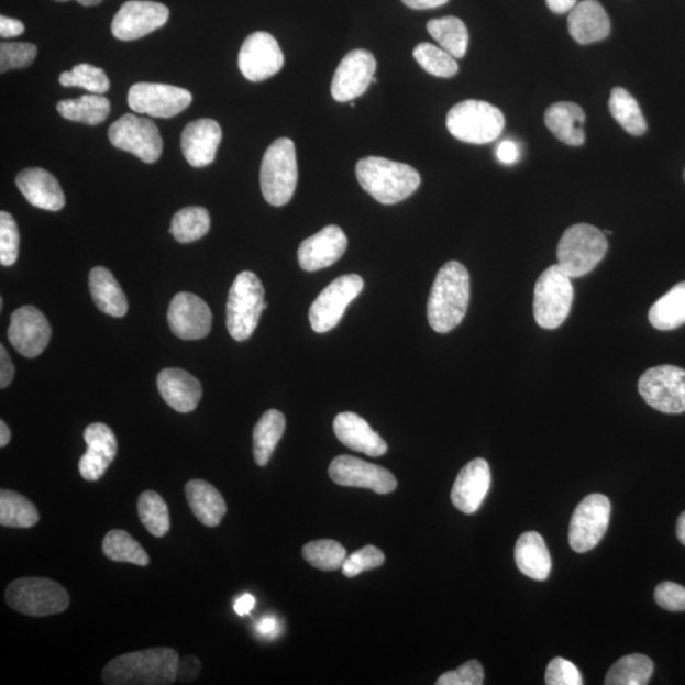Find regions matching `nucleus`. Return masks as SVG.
Here are the masks:
<instances>
[{"instance_id":"60","label":"nucleus","mask_w":685,"mask_h":685,"mask_svg":"<svg viewBox=\"0 0 685 685\" xmlns=\"http://www.w3.org/2000/svg\"><path fill=\"white\" fill-rule=\"evenodd\" d=\"M11 431L10 428L3 422H0V448H5L8 443L11 441Z\"/></svg>"},{"instance_id":"26","label":"nucleus","mask_w":685,"mask_h":685,"mask_svg":"<svg viewBox=\"0 0 685 685\" xmlns=\"http://www.w3.org/2000/svg\"><path fill=\"white\" fill-rule=\"evenodd\" d=\"M334 432L345 448L379 457L387 452V443L362 417L345 411L334 419Z\"/></svg>"},{"instance_id":"49","label":"nucleus","mask_w":685,"mask_h":685,"mask_svg":"<svg viewBox=\"0 0 685 685\" xmlns=\"http://www.w3.org/2000/svg\"><path fill=\"white\" fill-rule=\"evenodd\" d=\"M485 680L484 667L477 660H469L456 671L444 673L437 685H482Z\"/></svg>"},{"instance_id":"51","label":"nucleus","mask_w":685,"mask_h":685,"mask_svg":"<svg viewBox=\"0 0 685 685\" xmlns=\"http://www.w3.org/2000/svg\"><path fill=\"white\" fill-rule=\"evenodd\" d=\"M656 604L672 612L685 610V588L673 582L659 584L654 594Z\"/></svg>"},{"instance_id":"36","label":"nucleus","mask_w":685,"mask_h":685,"mask_svg":"<svg viewBox=\"0 0 685 685\" xmlns=\"http://www.w3.org/2000/svg\"><path fill=\"white\" fill-rule=\"evenodd\" d=\"M429 35L455 59H462L468 47V31L466 24L457 16H443L429 21L427 24Z\"/></svg>"},{"instance_id":"46","label":"nucleus","mask_w":685,"mask_h":685,"mask_svg":"<svg viewBox=\"0 0 685 685\" xmlns=\"http://www.w3.org/2000/svg\"><path fill=\"white\" fill-rule=\"evenodd\" d=\"M20 231L11 213L0 212V263L10 267L19 259Z\"/></svg>"},{"instance_id":"13","label":"nucleus","mask_w":685,"mask_h":685,"mask_svg":"<svg viewBox=\"0 0 685 685\" xmlns=\"http://www.w3.org/2000/svg\"><path fill=\"white\" fill-rule=\"evenodd\" d=\"M610 501L605 495L592 494L576 507L572 517L568 542L574 551L588 552L598 546L608 530Z\"/></svg>"},{"instance_id":"16","label":"nucleus","mask_w":685,"mask_h":685,"mask_svg":"<svg viewBox=\"0 0 685 685\" xmlns=\"http://www.w3.org/2000/svg\"><path fill=\"white\" fill-rule=\"evenodd\" d=\"M168 20L169 10L164 4L130 0L115 13L111 30L118 40L134 41L162 29Z\"/></svg>"},{"instance_id":"38","label":"nucleus","mask_w":685,"mask_h":685,"mask_svg":"<svg viewBox=\"0 0 685 685\" xmlns=\"http://www.w3.org/2000/svg\"><path fill=\"white\" fill-rule=\"evenodd\" d=\"M38 521V510L27 498L12 490L0 491V524L11 528H31Z\"/></svg>"},{"instance_id":"45","label":"nucleus","mask_w":685,"mask_h":685,"mask_svg":"<svg viewBox=\"0 0 685 685\" xmlns=\"http://www.w3.org/2000/svg\"><path fill=\"white\" fill-rule=\"evenodd\" d=\"M63 87L87 89L92 95H104L110 90V79L103 69L90 64H79L65 71L59 78Z\"/></svg>"},{"instance_id":"54","label":"nucleus","mask_w":685,"mask_h":685,"mask_svg":"<svg viewBox=\"0 0 685 685\" xmlns=\"http://www.w3.org/2000/svg\"><path fill=\"white\" fill-rule=\"evenodd\" d=\"M497 156L500 163L511 165L519 161L521 151H519V146L513 140H505L497 148Z\"/></svg>"},{"instance_id":"41","label":"nucleus","mask_w":685,"mask_h":685,"mask_svg":"<svg viewBox=\"0 0 685 685\" xmlns=\"http://www.w3.org/2000/svg\"><path fill=\"white\" fill-rule=\"evenodd\" d=\"M103 552L107 559L115 563H130L139 566H147L151 559L131 534L121 530H113L106 534Z\"/></svg>"},{"instance_id":"39","label":"nucleus","mask_w":685,"mask_h":685,"mask_svg":"<svg viewBox=\"0 0 685 685\" xmlns=\"http://www.w3.org/2000/svg\"><path fill=\"white\" fill-rule=\"evenodd\" d=\"M654 672V664L645 655L632 654L618 660L606 675L607 685H645Z\"/></svg>"},{"instance_id":"32","label":"nucleus","mask_w":685,"mask_h":685,"mask_svg":"<svg viewBox=\"0 0 685 685\" xmlns=\"http://www.w3.org/2000/svg\"><path fill=\"white\" fill-rule=\"evenodd\" d=\"M89 290L96 307L107 316L114 318L126 316L129 310L126 295L109 269L96 267L90 270Z\"/></svg>"},{"instance_id":"50","label":"nucleus","mask_w":685,"mask_h":685,"mask_svg":"<svg viewBox=\"0 0 685 685\" xmlns=\"http://www.w3.org/2000/svg\"><path fill=\"white\" fill-rule=\"evenodd\" d=\"M544 682L549 685H582L583 678L579 670L572 662L555 658L548 666Z\"/></svg>"},{"instance_id":"40","label":"nucleus","mask_w":685,"mask_h":685,"mask_svg":"<svg viewBox=\"0 0 685 685\" xmlns=\"http://www.w3.org/2000/svg\"><path fill=\"white\" fill-rule=\"evenodd\" d=\"M211 220L209 211L203 208H186L178 211L172 219L169 233L179 243H194L209 233Z\"/></svg>"},{"instance_id":"11","label":"nucleus","mask_w":685,"mask_h":685,"mask_svg":"<svg viewBox=\"0 0 685 685\" xmlns=\"http://www.w3.org/2000/svg\"><path fill=\"white\" fill-rule=\"evenodd\" d=\"M110 142L120 151L137 156L140 161L152 164L159 161L163 153L161 132L151 120L135 114H123L109 130Z\"/></svg>"},{"instance_id":"37","label":"nucleus","mask_w":685,"mask_h":685,"mask_svg":"<svg viewBox=\"0 0 685 685\" xmlns=\"http://www.w3.org/2000/svg\"><path fill=\"white\" fill-rule=\"evenodd\" d=\"M609 111L614 119L633 136H641L648 130V123L643 118L640 106L629 92L621 87H616L610 92Z\"/></svg>"},{"instance_id":"3","label":"nucleus","mask_w":685,"mask_h":685,"mask_svg":"<svg viewBox=\"0 0 685 685\" xmlns=\"http://www.w3.org/2000/svg\"><path fill=\"white\" fill-rule=\"evenodd\" d=\"M360 185L376 201L395 205L407 200L420 186V175L408 164L393 162L382 156H367L357 163Z\"/></svg>"},{"instance_id":"57","label":"nucleus","mask_w":685,"mask_h":685,"mask_svg":"<svg viewBox=\"0 0 685 685\" xmlns=\"http://www.w3.org/2000/svg\"><path fill=\"white\" fill-rule=\"evenodd\" d=\"M401 2L412 10H433L448 4L449 0H401Z\"/></svg>"},{"instance_id":"44","label":"nucleus","mask_w":685,"mask_h":685,"mask_svg":"<svg viewBox=\"0 0 685 685\" xmlns=\"http://www.w3.org/2000/svg\"><path fill=\"white\" fill-rule=\"evenodd\" d=\"M417 63L431 76L437 78H452L458 73V64L452 55L442 47L432 44H419L412 53Z\"/></svg>"},{"instance_id":"42","label":"nucleus","mask_w":685,"mask_h":685,"mask_svg":"<svg viewBox=\"0 0 685 685\" xmlns=\"http://www.w3.org/2000/svg\"><path fill=\"white\" fill-rule=\"evenodd\" d=\"M140 521L155 538H164L170 530L167 502L155 491H144L137 501Z\"/></svg>"},{"instance_id":"9","label":"nucleus","mask_w":685,"mask_h":685,"mask_svg":"<svg viewBox=\"0 0 685 685\" xmlns=\"http://www.w3.org/2000/svg\"><path fill=\"white\" fill-rule=\"evenodd\" d=\"M574 287L557 264L551 266L534 286L533 316L535 323L543 329H556L564 324L571 313Z\"/></svg>"},{"instance_id":"6","label":"nucleus","mask_w":685,"mask_h":685,"mask_svg":"<svg viewBox=\"0 0 685 685\" xmlns=\"http://www.w3.org/2000/svg\"><path fill=\"white\" fill-rule=\"evenodd\" d=\"M448 129L453 137L467 144H489L506 126L505 114L488 102L468 101L453 106L448 114Z\"/></svg>"},{"instance_id":"5","label":"nucleus","mask_w":685,"mask_h":685,"mask_svg":"<svg viewBox=\"0 0 685 685\" xmlns=\"http://www.w3.org/2000/svg\"><path fill=\"white\" fill-rule=\"evenodd\" d=\"M608 251L604 231L588 224L565 230L557 245V266L571 278L583 277L598 266Z\"/></svg>"},{"instance_id":"53","label":"nucleus","mask_w":685,"mask_h":685,"mask_svg":"<svg viewBox=\"0 0 685 685\" xmlns=\"http://www.w3.org/2000/svg\"><path fill=\"white\" fill-rule=\"evenodd\" d=\"M13 362L10 357V354L7 353L4 345H0V387H2V389H5V387L10 386L13 382Z\"/></svg>"},{"instance_id":"4","label":"nucleus","mask_w":685,"mask_h":685,"mask_svg":"<svg viewBox=\"0 0 685 685\" xmlns=\"http://www.w3.org/2000/svg\"><path fill=\"white\" fill-rule=\"evenodd\" d=\"M267 307L258 276L250 270L239 274L228 297L227 327L230 335L237 342L250 340Z\"/></svg>"},{"instance_id":"1","label":"nucleus","mask_w":685,"mask_h":685,"mask_svg":"<svg viewBox=\"0 0 685 685\" xmlns=\"http://www.w3.org/2000/svg\"><path fill=\"white\" fill-rule=\"evenodd\" d=\"M178 662L175 649L135 651L112 659L102 680L107 685H169L177 681Z\"/></svg>"},{"instance_id":"29","label":"nucleus","mask_w":685,"mask_h":685,"mask_svg":"<svg viewBox=\"0 0 685 685\" xmlns=\"http://www.w3.org/2000/svg\"><path fill=\"white\" fill-rule=\"evenodd\" d=\"M544 123L566 145L582 146L585 143V113L581 106L572 102L552 104L544 113Z\"/></svg>"},{"instance_id":"7","label":"nucleus","mask_w":685,"mask_h":685,"mask_svg":"<svg viewBox=\"0 0 685 685\" xmlns=\"http://www.w3.org/2000/svg\"><path fill=\"white\" fill-rule=\"evenodd\" d=\"M299 179L296 147L291 139L280 137L263 156L261 187L266 201L272 206H284L291 201Z\"/></svg>"},{"instance_id":"58","label":"nucleus","mask_w":685,"mask_h":685,"mask_svg":"<svg viewBox=\"0 0 685 685\" xmlns=\"http://www.w3.org/2000/svg\"><path fill=\"white\" fill-rule=\"evenodd\" d=\"M255 606V598L252 594H243L241 598L235 601L234 609L239 616L250 615Z\"/></svg>"},{"instance_id":"22","label":"nucleus","mask_w":685,"mask_h":685,"mask_svg":"<svg viewBox=\"0 0 685 685\" xmlns=\"http://www.w3.org/2000/svg\"><path fill=\"white\" fill-rule=\"evenodd\" d=\"M346 246H349V239L344 231L340 227L329 225L303 241L297 257L303 270L317 272L340 261Z\"/></svg>"},{"instance_id":"31","label":"nucleus","mask_w":685,"mask_h":685,"mask_svg":"<svg viewBox=\"0 0 685 685\" xmlns=\"http://www.w3.org/2000/svg\"><path fill=\"white\" fill-rule=\"evenodd\" d=\"M515 557L522 574L534 581L548 579L552 565L551 556L540 533H523L517 541Z\"/></svg>"},{"instance_id":"25","label":"nucleus","mask_w":685,"mask_h":685,"mask_svg":"<svg viewBox=\"0 0 685 685\" xmlns=\"http://www.w3.org/2000/svg\"><path fill=\"white\" fill-rule=\"evenodd\" d=\"M15 185L26 200L35 208L46 211H60L65 196L59 181L43 168H29L15 178Z\"/></svg>"},{"instance_id":"10","label":"nucleus","mask_w":685,"mask_h":685,"mask_svg":"<svg viewBox=\"0 0 685 685\" xmlns=\"http://www.w3.org/2000/svg\"><path fill=\"white\" fill-rule=\"evenodd\" d=\"M639 391L651 408L665 415L685 411V369L672 365L650 368L639 379Z\"/></svg>"},{"instance_id":"43","label":"nucleus","mask_w":685,"mask_h":685,"mask_svg":"<svg viewBox=\"0 0 685 685\" xmlns=\"http://www.w3.org/2000/svg\"><path fill=\"white\" fill-rule=\"evenodd\" d=\"M302 555L310 565L319 568V571L334 572L343 566L346 551L340 542L319 540L305 544Z\"/></svg>"},{"instance_id":"61","label":"nucleus","mask_w":685,"mask_h":685,"mask_svg":"<svg viewBox=\"0 0 685 685\" xmlns=\"http://www.w3.org/2000/svg\"><path fill=\"white\" fill-rule=\"evenodd\" d=\"M676 535H678L680 541L685 546V511L680 517L678 523H676Z\"/></svg>"},{"instance_id":"48","label":"nucleus","mask_w":685,"mask_h":685,"mask_svg":"<svg viewBox=\"0 0 685 685\" xmlns=\"http://www.w3.org/2000/svg\"><path fill=\"white\" fill-rule=\"evenodd\" d=\"M385 563L384 552L375 546H366L346 557L342 566L344 576L354 577L363 572L373 571Z\"/></svg>"},{"instance_id":"55","label":"nucleus","mask_w":685,"mask_h":685,"mask_svg":"<svg viewBox=\"0 0 685 685\" xmlns=\"http://www.w3.org/2000/svg\"><path fill=\"white\" fill-rule=\"evenodd\" d=\"M23 32L24 24L21 21L5 15L0 16V36L11 38L22 35Z\"/></svg>"},{"instance_id":"34","label":"nucleus","mask_w":685,"mask_h":685,"mask_svg":"<svg viewBox=\"0 0 685 685\" xmlns=\"http://www.w3.org/2000/svg\"><path fill=\"white\" fill-rule=\"evenodd\" d=\"M56 110L65 120L97 126L109 118L111 103L103 95H89L78 99H65L57 103Z\"/></svg>"},{"instance_id":"19","label":"nucleus","mask_w":685,"mask_h":685,"mask_svg":"<svg viewBox=\"0 0 685 685\" xmlns=\"http://www.w3.org/2000/svg\"><path fill=\"white\" fill-rule=\"evenodd\" d=\"M8 340L22 356L35 358L46 350L52 340V327L38 309L23 307L13 312Z\"/></svg>"},{"instance_id":"20","label":"nucleus","mask_w":685,"mask_h":685,"mask_svg":"<svg viewBox=\"0 0 685 685\" xmlns=\"http://www.w3.org/2000/svg\"><path fill=\"white\" fill-rule=\"evenodd\" d=\"M168 323L180 340H202L210 333L212 312L201 297L180 292L169 305Z\"/></svg>"},{"instance_id":"12","label":"nucleus","mask_w":685,"mask_h":685,"mask_svg":"<svg viewBox=\"0 0 685 685\" xmlns=\"http://www.w3.org/2000/svg\"><path fill=\"white\" fill-rule=\"evenodd\" d=\"M365 283L358 275L333 280L312 302L309 319L316 333H327L342 320L346 308L362 292Z\"/></svg>"},{"instance_id":"63","label":"nucleus","mask_w":685,"mask_h":685,"mask_svg":"<svg viewBox=\"0 0 685 685\" xmlns=\"http://www.w3.org/2000/svg\"><path fill=\"white\" fill-rule=\"evenodd\" d=\"M684 178H685V172H684Z\"/></svg>"},{"instance_id":"35","label":"nucleus","mask_w":685,"mask_h":685,"mask_svg":"<svg viewBox=\"0 0 685 685\" xmlns=\"http://www.w3.org/2000/svg\"><path fill=\"white\" fill-rule=\"evenodd\" d=\"M649 321L662 332L685 324V283L675 285L671 291L660 297L649 311Z\"/></svg>"},{"instance_id":"27","label":"nucleus","mask_w":685,"mask_h":685,"mask_svg":"<svg viewBox=\"0 0 685 685\" xmlns=\"http://www.w3.org/2000/svg\"><path fill=\"white\" fill-rule=\"evenodd\" d=\"M568 32L581 45L599 43L610 33L609 16L597 0H583L577 3L567 19Z\"/></svg>"},{"instance_id":"24","label":"nucleus","mask_w":685,"mask_h":685,"mask_svg":"<svg viewBox=\"0 0 685 685\" xmlns=\"http://www.w3.org/2000/svg\"><path fill=\"white\" fill-rule=\"evenodd\" d=\"M221 139L222 131L217 121L211 119L196 120L188 123L181 132V152L192 167H208L217 156Z\"/></svg>"},{"instance_id":"28","label":"nucleus","mask_w":685,"mask_h":685,"mask_svg":"<svg viewBox=\"0 0 685 685\" xmlns=\"http://www.w3.org/2000/svg\"><path fill=\"white\" fill-rule=\"evenodd\" d=\"M156 383L164 401L178 412H191L201 401L200 382L184 369L165 368Z\"/></svg>"},{"instance_id":"62","label":"nucleus","mask_w":685,"mask_h":685,"mask_svg":"<svg viewBox=\"0 0 685 685\" xmlns=\"http://www.w3.org/2000/svg\"><path fill=\"white\" fill-rule=\"evenodd\" d=\"M55 2L63 3V2H69V0H55ZM77 2L80 5L95 7V5L101 4L103 0H77Z\"/></svg>"},{"instance_id":"56","label":"nucleus","mask_w":685,"mask_h":685,"mask_svg":"<svg viewBox=\"0 0 685 685\" xmlns=\"http://www.w3.org/2000/svg\"><path fill=\"white\" fill-rule=\"evenodd\" d=\"M257 631L263 638L275 639L279 634V623L275 617H264L257 623Z\"/></svg>"},{"instance_id":"47","label":"nucleus","mask_w":685,"mask_h":685,"mask_svg":"<svg viewBox=\"0 0 685 685\" xmlns=\"http://www.w3.org/2000/svg\"><path fill=\"white\" fill-rule=\"evenodd\" d=\"M37 47L29 43H5L0 45V71L2 74L27 68L35 62Z\"/></svg>"},{"instance_id":"14","label":"nucleus","mask_w":685,"mask_h":685,"mask_svg":"<svg viewBox=\"0 0 685 685\" xmlns=\"http://www.w3.org/2000/svg\"><path fill=\"white\" fill-rule=\"evenodd\" d=\"M130 109L136 113L158 119H172L192 103V95L187 89L159 85V82H137L129 90Z\"/></svg>"},{"instance_id":"18","label":"nucleus","mask_w":685,"mask_h":685,"mask_svg":"<svg viewBox=\"0 0 685 685\" xmlns=\"http://www.w3.org/2000/svg\"><path fill=\"white\" fill-rule=\"evenodd\" d=\"M376 59L367 49L346 54L334 73L332 96L336 102H350L366 92L374 80Z\"/></svg>"},{"instance_id":"8","label":"nucleus","mask_w":685,"mask_h":685,"mask_svg":"<svg viewBox=\"0 0 685 685\" xmlns=\"http://www.w3.org/2000/svg\"><path fill=\"white\" fill-rule=\"evenodd\" d=\"M8 606L30 617L63 614L70 605L68 592L59 583L45 577H21L8 585Z\"/></svg>"},{"instance_id":"17","label":"nucleus","mask_w":685,"mask_h":685,"mask_svg":"<svg viewBox=\"0 0 685 685\" xmlns=\"http://www.w3.org/2000/svg\"><path fill=\"white\" fill-rule=\"evenodd\" d=\"M329 476L338 485L369 489L377 494H390L398 486L389 469L352 456L334 458L329 466Z\"/></svg>"},{"instance_id":"2","label":"nucleus","mask_w":685,"mask_h":685,"mask_svg":"<svg viewBox=\"0 0 685 685\" xmlns=\"http://www.w3.org/2000/svg\"><path fill=\"white\" fill-rule=\"evenodd\" d=\"M469 302V275L456 261L445 263L437 275L427 305L429 325L437 333H449L466 317Z\"/></svg>"},{"instance_id":"59","label":"nucleus","mask_w":685,"mask_h":685,"mask_svg":"<svg viewBox=\"0 0 685 685\" xmlns=\"http://www.w3.org/2000/svg\"><path fill=\"white\" fill-rule=\"evenodd\" d=\"M551 12L564 14L571 12L577 4V0H546Z\"/></svg>"},{"instance_id":"21","label":"nucleus","mask_w":685,"mask_h":685,"mask_svg":"<svg viewBox=\"0 0 685 685\" xmlns=\"http://www.w3.org/2000/svg\"><path fill=\"white\" fill-rule=\"evenodd\" d=\"M87 452L79 460V473L87 482H97L118 456V440L109 426L93 423L86 428Z\"/></svg>"},{"instance_id":"23","label":"nucleus","mask_w":685,"mask_h":685,"mask_svg":"<svg viewBox=\"0 0 685 685\" xmlns=\"http://www.w3.org/2000/svg\"><path fill=\"white\" fill-rule=\"evenodd\" d=\"M491 485L488 462L476 458L461 469L453 484L451 500L462 513L474 515L482 507Z\"/></svg>"},{"instance_id":"33","label":"nucleus","mask_w":685,"mask_h":685,"mask_svg":"<svg viewBox=\"0 0 685 685\" xmlns=\"http://www.w3.org/2000/svg\"><path fill=\"white\" fill-rule=\"evenodd\" d=\"M286 418L283 412L270 409L262 416L253 432V453L258 466H266L283 439Z\"/></svg>"},{"instance_id":"15","label":"nucleus","mask_w":685,"mask_h":685,"mask_svg":"<svg viewBox=\"0 0 685 685\" xmlns=\"http://www.w3.org/2000/svg\"><path fill=\"white\" fill-rule=\"evenodd\" d=\"M237 64L247 80L257 82L276 76L284 68L285 57L274 36L254 32L245 38Z\"/></svg>"},{"instance_id":"30","label":"nucleus","mask_w":685,"mask_h":685,"mask_svg":"<svg viewBox=\"0 0 685 685\" xmlns=\"http://www.w3.org/2000/svg\"><path fill=\"white\" fill-rule=\"evenodd\" d=\"M186 498L195 517L206 527H218L227 515V502L213 485L205 480L186 484Z\"/></svg>"},{"instance_id":"52","label":"nucleus","mask_w":685,"mask_h":685,"mask_svg":"<svg viewBox=\"0 0 685 685\" xmlns=\"http://www.w3.org/2000/svg\"><path fill=\"white\" fill-rule=\"evenodd\" d=\"M201 673L200 659L194 655H187L179 659L177 670V681L180 683H191L198 678Z\"/></svg>"}]
</instances>
